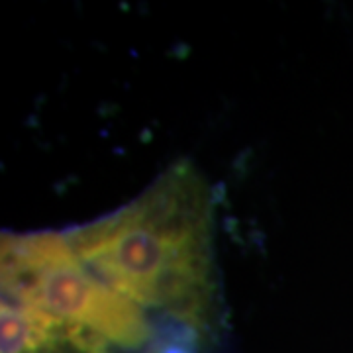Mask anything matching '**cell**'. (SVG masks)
<instances>
[{"label": "cell", "mask_w": 353, "mask_h": 353, "mask_svg": "<svg viewBox=\"0 0 353 353\" xmlns=\"http://www.w3.org/2000/svg\"><path fill=\"white\" fill-rule=\"evenodd\" d=\"M214 192L189 161L65 241L104 292L169 353H212L224 324Z\"/></svg>", "instance_id": "obj_1"}]
</instances>
